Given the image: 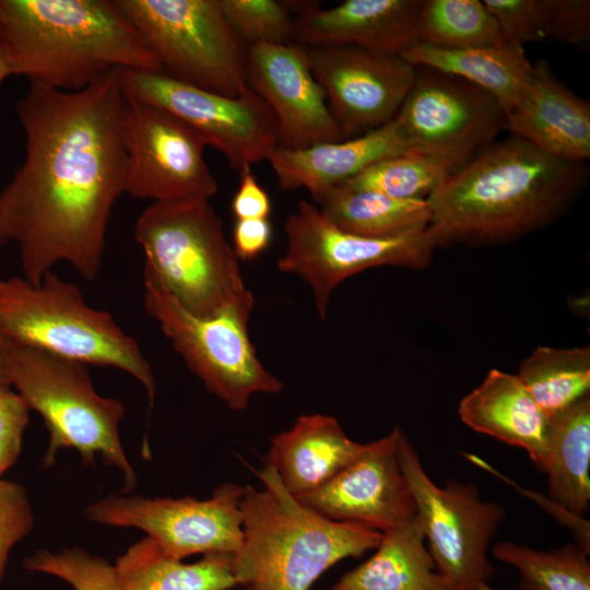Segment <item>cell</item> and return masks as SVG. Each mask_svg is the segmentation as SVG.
Here are the masks:
<instances>
[{
    "label": "cell",
    "mask_w": 590,
    "mask_h": 590,
    "mask_svg": "<svg viewBox=\"0 0 590 590\" xmlns=\"http://www.w3.org/2000/svg\"><path fill=\"white\" fill-rule=\"evenodd\" d=\"M120 70L75 92L30 82L15 103L25 157L0 191V248L16 246L32 284L60 262L87 281L102 269L111 211L126 186Z\"/></svg>",
    "instance_id": "obj_1"
},
{
    "label": "cell",
    "mask_w": 590,
    "mask_h": 590,
    "mask_svg": "<svg viewBox=\"0 0 590 590\" xmlns=\"http://www.w3.org/2000/svg\"><path fill=\"white\" fill-rule=\"evenodd\" d=\"M589 180L586 163L510 134L492 142L428 198L438 246L518 238L558 219Z\"/></svg>",
    "instance_id": "obj_2"
},
{
    "label": "cell",
    "mask_w": 590,
    "mask_h": 590,
    "mask_svg": "<svg viewBox=\"0 0 590 590\" xmlns=\"http://www.w3.org/2000/svg\"><path fill=\"white\" fill-rule=\"evenodd\" d=\"M0 51L11 75L66 92L114 69L163 72L115 0H0Z\"/></svg>",
    "instance_id": "obj_3"
},
{
    "label": "cell",
    "mask_w": 590,
    "mask_h": 590,
    "mask_svg": "<svg viewBox=\"0 0 590 590\" xmlns=\"http://www.w3.org/2000/svg\"><path fill=\"white\" fill-rule=\"evenodd\" d=\"M263 488L244 487L243 539L233 554L237 585L251 590H309L338 562L375 550L382 533L337 522L302 505L266 464Z\"/></svg>",
    "instance_id": "obj_4"
},
{
    "label": "cell",
    "mask_w": 590,
    "mask_h": 590,
    "mask_svg": "<svg viewBox=\"0 0 590 590\" xmlns=\"http://www.w3.org/2000/svg\"><path fill=\"white\" fill-rule=\"evenodd\" d=\"M134 237L144 255L143 270L190 314L251 317L253 294L208 200L153 202L139 215Z\"/></svg>",
    "instance_id": "obj_5"
},
{
    "label": "cell",
    "mask_w": 590,
    "mask_h": 590,
    "mask_svg": "<svg viewBox=\"0 0 590 590\" xmlns=\"http://www.w3.org/2000/svg\"><path fill=\"white\" fill-rule=\"evenodd\" d=\"M5 373L30 410L36 411L48 430L42 469L55 464L62 449H73L84 465L95 467L101 457L123 479L122 493L138 484L120 440L123 404L94 389L87 365L0 334Z\"/></svg>",
    "instance_id": "obj_6"
},
{
    "label": "cell",
    "mask_w": 590,
    "mask_h": 590,
    "mask_svg": "<svg viewBox=\"0 0 590 590\" xmlns=\"http://www.w3.org/2000/svg\"><path fill=\"white\" fill-rule=\"evenodd\" d=\"M0 334L86 365L122 370L144 387L151 406L154 402V375L137 341L52 271L39 284L23 276L0 281Z\"/></svg>",
    "instance_id": "obj_7"
},
{
    "label": "cell",
    "mask_w": 590,
    "mask_h": 590,
    "mask_svg": "<svg viewBox=\"0 0 590 590\" xmlns=\"http://www.w3.org/2000/svg\"><path fill=\"white\" fill-rule=\"evenodd\" d=\"M169 78L238 97L249 88L248 46L219 0H115Z\"/></svg>",
    "instance_id": "obj_8"
},
{
    "label": "cell",
    "mask_w": 590,
    "mask_h": 590,
    "mask_svg": "<svg viewBox=\"0 0 590 590\" xmlns=\"http://www.w3.org/2000/svg\"><path fill=\"white\" fill-rule=\"evenodd\" d=\"M144 307L174 350L206 390L234 411L247 409L257 393L275 394L283 384L262 365L249 333V316L227 311L200 318L186 310L143 270Z\"/></svg>",
    "instance_id": "obj_9"
},
{
    "label": "cell",
    "mask_w": 590,
    "mask_h": 590,
    "mask_svg": "<svg viewBox=\"0 0 590 590\" xmlns=\"http://www.w3.org/2000/svg\"><path fill=\"white\" fill-rule=\"evenodd\" d=\"M398 456L436 570L455 590L487 585L495 574L487 552L505 509L483 500L472 484L449 480L444 486L436 485L403 433Z\"/></svg>",
    "instance_id": "obj_10"
},
{
    "label": "cell",
    "mask_w": 590,
    "mask_h": 590,
    "mask_svg": "<svg viewBox=\"0 0 590 590\" xmlns=\"http://www.w3.org/2000/svg\"><path fill=\"white\" fill-rule=\"evenodd\" d=\"M284 233L286 248L276 268L308 284L321 319L326 318L334 290L344 280L377 267L424 268L438 247L429 226L418 233L390 238L343 232L307 200H300L288 215Z\"/></svg>",
    "instance_id": "obj_11"
},
{
    "label": "cell",
    "mask_w": 590,
    "mask_h": 590,
    "mask_svg": "<svg viewBox=\"0 0 590 590\" xmlns=\"http://www.w3.org/2000/svg\"><path fill=\"white\" fill-rule=\"evenodd\" d=\"M125 94V193L153 202L210 201L219 184L203 156L205 139L165 108Z\"/></svg>",
    "instance_id": "obj_12"
},
{
    "label": "cell",
    "mask_w": 590,
    "mask_h": 590,
    "mask_svg": "<svg viewBox=\"0 0 590 590\" xmlns=\"http://www.w3.org/2000/svg\"><path fill=\"white\" fill-rule=\"evenodd\" d=\"M243 486L225 483L206 499L119 493L87 505L84 516L103 526L140 529L177 559L234 554L243 539Z\"/></svg>",
    "instance_id": "obj_13"
},
{
    "label": "cell",
    "mask_w": 590,
    "mask_h": 590,
    "mask_svg": "<svg viewBox=\"0 0 590 590\" xmlns=\"http://www.w3.org/2000/svg\"><path fill=\"white\" fill-rule=\"evenodd\" d=\"M394 120L410 149L460 169L505 130L506 116L497 99L481 87L420 66Z\"/></svg>",
    "instance_id": "obj_14"
},
{
    "label": "cell",
    "mask_w": 590,
    "mask_h": 590,
    "mask_svg": "<svg viewBox=\"0 0 590 590\" xmlns=\"http://www.w3.org/2000/svg\"><path fill=\"white\" fill-rule=\"evenodd\" d=\"M128 93L165 108L194 128L240 172L278 149L275 117L250 87L229 97L178 82L164 72L120 70Z\"/></svg>",
    "instance_id": "obj_15"
},
{
    "label": "cell",
    "mask_w": 590,
    "mask_h": 590,
    "mask_svg": "<svg viewBox=\"0 0 590 590\" xmlns=\"http://www.w3.org/2000/svg\"><path fill=\"white\" fill-rule=\"evenodd\" d=\"M306 48L311 72L344 139L394 119L413 83L415 67L399 55L356 46Z\"/></svg>",
    "instance_id": "obj_16"
},
{
    "label": "cell",
    "mask_w": 590,
    "mask_h": 590,
    "mask_svg": "<svg viewBox=\"0 0 590 590\" xmlns=\"http://www.w3.org/2000/svg\"><path fill=\"white\" fill-rule=\"evenodd\" d=\"M401 434L396 426L365 444L362 455L328 483L295 498L326 519L381 533L410 521L416 505L399 462Z\"/></svg>",
    "instance_id": "obj_17"
},
{
    "label": "cell",
    "mask_w": 590,
    "mask_h": 590,
    "mask_svg": "<svg viewBox=\"0 0 590 590\" xmlns=\"http://www.w3.org/2000/svg\"><path fill=\"white\" fill-rule=\"evenodd\" d=\"M247 80L275 117L278 149L302 150L345 140L311 72L306 47L294 43L249 46Z\"/></svg>",
    "instance_id": "obj_18"
},
{
    "label": "cell",
    "mask_w": 590,
    "mask_h": 590,
    "mask_svg": "<svg viewBox=\"0 0 590 590\" xmlns=\"http://www.w3.org/2000/svg\"><path fill=\"white\" fill-rule=\"evenodd\" d=\"M422 0H345L332 8L285 1L294 16L293 43L304 47L356 46L400 55L421 43Z\"/></svg>",
    "instance_id": "obj_19"
},
{
    "label": "cell",
    "mask_w": 590,
    "mask_h": 590,
    "mask_svg": "<svg viewBox=\"0 0 590 590\" xmlns=\"http://www.w3.org/2000/svg\"><path fill=\"white\" fill-rule=\"evenodd\" d=\"M505 130L562 160L586 163L590 157V104L565 86L543 59L533 64L522 102L506 114Z\"/></svg>",
    "instance_id": "obj_20"
},
{
    "label": "cell",
    "mask_w": 590,
    "mask_h": 590,
    "mask_svg": "<svg viewBox=\"0 0 590 590\" xmlns=\"http://www.w3.org/2000/svg\"><path fill=\"white\" fill-rule=\"evenodd\" d=\"M410 150L398 122L302 150L276 149L268 161L281 190L306 189L314 202L371 164Z\"/></svg>",
    "instance_id": "obj_21"
},
{
    "label": "cell",
    "mask_w": 590,
    "mask_h": 590,
    "mask_svg": "<svg viewBox=\"0 0 590 590\" xmlns=\"http://www.w3.org/2000/svg\"><path fill=\"white\" fill-rule=\"evenodd\" d=\"M267 463L294 497L333 479L358 458L365 444L352 440L330 415L305 414L270 438Z\"/></svg>",
    "instance_id": "obj_22"
},
{
    "label": "cell",
    "mask_w": 590,
    "mask_h": 590,
    "mask_svg": "<svg viewBox=\"0 0 590 590\" xmlns=\"http://www.w3.org/2000/svg\"><path fill=\"white\" fill-rule=\"evenodd\" d=\"M458 413L473 430L526 450L543 472L547 416L517 375L491 369L460 401Z\"/></svg>",
    "instance_id": "obj_23"
},
{
    "label": "cell",
    "mask_w": 590,
    "mask_h": 590,
    "mask_svg": "<svg viewBox=\"0 0 590 590\" xmlns=\"http://www.w3.org/2000/svg\"><path fill=\"white\" fill-rule=\"evenodd\" d=\"M399 56L413 67H428L481 87L497 99L505 116L522 102L533 71L524 48L506 43L464 49L418 43Z\"/></svg>",
    "instance_id": "obj_24"
},
{
    "label": "cell",
    "mask_w": 590,
    "mask_h": 590,
    "mask_svg": "<svg viewBox=\"0 0 590 590\" xmlns=\"http://www.w3.org/2000/svg\"><path fill=\"white\" fill-rule=\"evenodd\" d=\"M375 550L332 590H455L436 570L417 516L384 532Z\"/></svg>",
    "instance_id": "obj_25"
},
{
    "label": "cell",
    "mask_w": 590,
    "mask_h": 590,
    "mask_svg": "<svg viewBox=\"0 0 590 590\" xmlns=\"http://www.w3.org/2000/svg\"><path fill=\"white\" fill-rule=\"evenodd\" d=\"M114 568L120 590H229L237 586L233 554H206L185 563L146 535L118 556Z\"/></svg>",
    "instance_id": "obj_26"
},
{
    "label": "cell",
    "mask_w": 590,
    "mask_h": 590,
    "mask_svg": "<svg viewBox=\"0 0 590 590\" xmlns=\"http://www.w3.org/2000/svg\"><path fill=\"white\" fill-rule=\"evenodd\" d=\"M590 397L547 416L546 461L548 497L581 516L590 503Z\"/></svg>",
    "instance_id": "obj_27"
},
{
    "label": "cell",
    "mask_w": 590,
    "mask_h": 590,
    "mask_svg": "<svg viewBox=\"0 0 590 590\" xmlns=\"http://www.w3.org/2000/svg\"><path fill=\"white\" fill-rule=\"evenodd\" d=\"M315 204L339 229L365 237L390 238L426 229L432 222L428 199L405 200L338 185Z\"/></svg>",
    "instance_id": "obj_28"
},
{
    "label": "cell",
    "mask_w": 590,
    "mask_h": 590,
    "mask_svg": "<svg viewBox=\"0 0 590 590\" xmlns=\"http://www.w3.org/2000/svg\"><path fill=\"white\" fill-rule=\"evenodd\" d=\"M540 409L551 416L590 391V347L539 346L517 375Z\"/></svg>",
    "instance_id": "obj_29"
},
{
    "label": "cell",
    "mask_w": 590,
    "mask_h": 590,
    "mask_svg": "<svg viewBox=\"0 0 590 590\" xmlns=\"http://www.w3.org/2000/svg\"><path fill=\"white\" fill-rule=\"evenodd\" d=\"M421 43L439 49H464L504 44L498 25L480 0H422Z\"/></svg>",
    "instance_id": "obj_30"
},
{
    "label": "cell",
    "mask_w": 590,
    "mask_h": 590,
    "mask_svg": "<svg viewBox=\"0 0 590 590\" xmlns=\"http://www.w3.org/2000/svg\"><path fill=\"white\" fill-rule=\"evenodd\" d=\"M457 170L448 161L410 149L371 164L340 185L397 199L420 200L428 199Z\"/></svg>",
    "instance_id": "obj_31"
},
{
    "label": "cell",
    "mask_w": 590,
    "mask_h": 590,
    "mask_svg": "<svg viewBox=\"0 0 590 590\" xmlns=\"http://www.w3.org/2000/svg\"><path fill=\"white\" fill-rule=\"evenodd\" d=\"M492 555L519 570L521 590H590L589 553L578 544L541 551L503 541Z\"/></svg>",
    "instance_id": "obj_32"
},
{
    "label": "cell",
    "mask_w": 590,
    "mask_h": 590,
    "mask_svg": "<svg viewBox=\"0 0 590 590\" xmlns=\"http://www.w3.org/2000/svg\"><path fill=\"white\" fill-rule=\"evenodd\" d=\"M23 567L59 578L73 590H120L114 564L81 547L37 550L24 558Z\"/></svg>",
    "instance_id": "obj_33"
},
{
    "label": "cell",
    "mask_w": 590,
    "mask_h": 590,
    "mask_svg": "<svg viewBox=\"0 0 590 590\" xmlns=\"http://www.w3.org/2000/svg\"><path fill=\"white\" fill-rule=\"evenodd\" d=\"M227 22L249 47L293 43L294 16L285 1L219 0Z\"/></svg>",
    "instance_id": "obj_34"
},
{
    "label": "cell",
    "mask_w": 590,
    "mask_h": 590,
    "mask_svg": "<svg viewBox=\"0 0 590 590\" xmlns=\"http://www.w3.org/2000/svg\"><path fill=\"white\" fill-rule=\"evenodd\" d=\"M504 43L523 47L545 39L547 0H483Z\"/></svg>",
    "instance_id": "obj_35"
},
{
    "label": "cell",
    "mask_w": 590,
    "mask_h": 590,
    "mask_svg": "<svg viewBox=\"0 0 590 590\" xmlns=\"http://www.w3.org/2000/svg\"><path fill=\"white\" fill-rule=\"evenodd\" d=\"M35 518L26 488L13 481L0 480V581L13 547L26 538Z\"/></svg>",
    "instance_id": "obj_36"
},
{
    "label": "cell",
    "mask_w": 590,
    "mask_h": 590,
    "mask_svg": "<svg viewBox=\"0 0 590 590\" xmlns=\"http://www.w3.org/2000/svg\"><path fill=\"white\" fill-rule=\"evenodd\" d=\"M545 39L586 47L590 42L589 0H547Z\"/></svg>",
    "instance_id": "obj_37"
},
{
    "label": "cell",
    "mask_w": 590,
    "mask_h": 590,
    "mask_svg": "<svg viewBox=\"0 0 590 590\" xmlns=\"http://www.w3.org/2000/svg\"><path fill=\"white\" fill-rule=\"evenodd\" d=\"M30 408L9 385H0V480L17 460Z\"/></svg>",
    "instance_id": "obj_38"
},
{
    "label": "cell",
    "mask_w": 590,
    "mask_h": 590,
    "mask_svg": "<svg viewBox=\"0 0 590 590\" xmlns=\"http://www.w3.org/2000/svg\"><path fill=\"white\" fill-rule=\"evenodd\" d=\"M232 211L236 220L269 219L271 214L270 197L258 182L251 166L240 170L238 189L232 201Z\"/></svg>",
    "instance_id": "obj_39"
},
{
    "label": "cell",
    "mask_w": 590,
    "mask_h": 590,
    "mask_svg": "<svg viewBox=\"0 0 590 590\" xmlns=\"http://www.w3.org/2000/svg\"><path fill=\"white\" fill-rule=\"evenodd\" d=\"M271 238L269 219L236 220L232 246L238 260L250 261L269 247Z\"/></svg>",
    "instance_id": "obj_40"
},
{
    "label": "cell",
    "mask_w": 590,
    "mask_h": 590,
    "mask_svg": "<svg viewBox=\"0 0 590 590\" xmlns=\"http://www.w3.org/2000/svg\"><path fill=\"white\" fill-rule=\"evenodd\" d=\"M11 73L9 71V68L3 59V56L0 51V83L5 80L8 76H10Z\"/></svg>",
    "instance_id": "obj_41"
},
{
    "label": "cell",
    "mask_w": 590,
    "mask_h": 590,
    "mask_svg": "<svg viewBox=\"0 0 590 590\" xmlns=\"http://www.w3.org/2000/svg\"><path fill=\"white\" fill-rule=\"evenodd\" d=\"M0 385H9V379L5 373L4 364H3V357L1 352V345H0Z\"/></svg>",
    "instance_id": "obj_42"
},
{
    "label": "cell",
    "mask_w": 590,
    "mask_h": 590,
    "mask_svg": "<svg viewBox=\"0 0 590 590\" xmlns=\"http://www.w3.org/2000/svg\"><path fill=\"white\" fill-rule=\"evenodd\" d=\"M476 590H492L487 585L481 586Z\"/></svg>",
    "instance_id": "obj_43"
},
{
    "label": "cell",
    "mask_w": 590,
    "mask_h": 590,
    "mask_svg": "<svg viewBox=\"0 0 590 590\" xmlns=\"http://www.w3.org/2000/svg\"><path fill=\"white\" fill-rule=\"evenodd\" d=\"M243 590H251L250 588H244Z\"/></svg>",
    "instance_id": "obj_44"
}]
</instances>
